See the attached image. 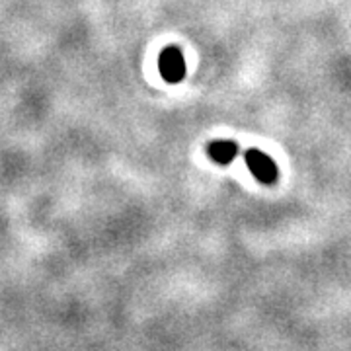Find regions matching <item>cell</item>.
Here are the masks:
<instances>
[{
  "instance_id": "cell-1",
  "label": "cell",
  "mask_w": 351,
  "mask_h": 351,
  "mask_svg": "<svg viewBox=\"0 0 351 351\" xmlns=\"http://www.w3.org/2000/svg\"><path fill=\"white\" fill-rule=\"evenodd\" d=\"M246 164L250 168V172L262 184H274L277 180V166L276 162L260 151H248L246 152Z\"/></svg>"
},
{
  "instance_id": "cell-2",
  "label": "cell",
  "mask_w": 351,
  "mask_h": 351,
  "mask_svg": "<svg viewBox=\"0 0 351 351\" xmlns=\"http://www.w3.org/2000/svg\"><path fill=\"white\" fill-rule=\"evenodd\" d=\"M160 75L168 82H180L186 75V63H184V55L178 47H168L160 55Z\"/></svg>"
},
{
  "instance_id": "cell-3",
  "label": "cell",
  "mask_w": 351,
  "mask_h": 351,
  "mask_svg": "<svg viewBox=\"0 0 351 351\" xmlns=\"http://www.w3.org/2000/svg\"><path fill=\"white\" fill-rule=\"evenodd\" d=\"M209 156L217 164H228L237 156V145L232 141H215L209 145Z\"/></svg>"
}]
</instances>
